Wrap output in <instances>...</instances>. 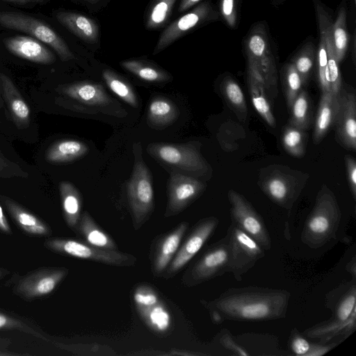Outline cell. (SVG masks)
I'll return each mask as SVG.
<instances>
[{
    "label": "cell",
    "instance_id": "54",
    "mask_svg": "<svg viewBox=\"0 0 356 356\" xmlns=\"http://www.w3.org/2000/svg\"><path fill=\"white\" fill-rule=\"evenodd\" d=\"M200 1V0H181L178 8V11L184 12Z\"/></svg>",
    "mask_w": 356,
    "mask_h": 356
},
{
    "label": "cell",
    "instance_id": "46",
    "mask_svg": "<svg viewBox=\"0 0 356 356\" xmlns=\"http://www.w3.org/2000/svg\"><path fill=\"white\" fill-rule=\"evenodd\" d=\"M222 15L230 27H234L236 22V0H221Z\"/></svg>",
    "mask_w": 356,
    "mask_h": 356
},
{
    "label": "cell",
    "instance_id": "29",
    "mask_svg": "<svg viewBox=\"0 0 356 356\" xmlns=\"http://www.w3.org/2000/svg\"><path fill=\"white\" fill-rule=\"evenodd\" d=\"M317 19L320 31V42L316 57L318 81L323 92L330 91L329 84L326 79L327 63V33L330 24L332 22L330 16L320 5H316Z\"/></svg>",
    "mask_w": 356,
    "mask_h": 356
},
{
    "label": "cell",
    "instance_id": "4",
    "mask_svg": "<svg viewBox=\"0 0 356 356\" xmlns=\"http://www.w3.org/2000/svg\"><path fill=\"white\" fill-rule=\"evenodd\" d=\"M197 142L174 144L152 143L147 147L148 154L165 168L193 177L207 175L210 167L202 156Z\"/></svg>",
    "mask_w": 356,
    "mask_h": 356
},
{
    "label": "cell",
    "instance_id": "56",
    "mask_svg": "<svg viewBox=\"0 0 356 356\" xmlns=\"http://www.w3.org/2000/svg\"><path fill=\"white\" fill-rule=\"evenodd\" d=\"M3 106H4V102H3V96H2V93H1V89L0 87V108H3Z\"/></svg>",
    "mask_w": 356,
    "mask_h": 356
},
{
    "label": "cell",
    "instance_id": "1",
    "mask_svg": "<svg viewBox=\"0 0 356 356\" xmlns=\"http://www.w3.org/2000/svg\"><path fill=\"white\" fill-rule=\"evenodd\" d=\"M289 298L286 290L247 286L229 289L204 305L222 321H268L286 316Z\"/></svg>",
    "mask_w": 356,
    "mask_h": 356
},
{
    "label": "cell",
    "instance_id": "18",
    "mask_svg": "<svg viewBox=\"0 0 356 356\" xmlns=\"http://www.w3.org/2000/svg\"><path fill=\"white\" fill-rule=\"evenodd\" d=\"M0 200L15 225L31 236H49L52 230L40 217L24 207L14 200L0 195Z\"/></svg>",
    "mask_w": 356,
    "mask_h": 356
},
{
    "label": "cell",
    "instance_id": "57",
    "mask_svg": "<svg viewBox=\"0 0 356 356\" xmlns=\"http://www.w3.org/2000/svg\"><path fill=\"white\" fill-rule=\"evenodd\" d=\"M85 1H99V0H85Z\"/></svg>",
    "mask_w": 356,
    "mask_h": 356
},
{
    "label": "cell",
    "instance_id": "28",
    "mask_svg": "<svg viewBox=\"0 0 356 356\" xmlns=\"http://www.w3.org/2000/svg\"><path fill=\"white\" fill-rule=\"evenodd\" d=\"M59 191L65 223L70 229L76 232L81 215V195L76 186L69 181H61Z\"/></svg>",
    "mask_w": 356,
    "mask_h": 356
},
{
    "label": "cell",
    "instance_id": "58",
    "mask_svg": "<svg viewBox=\"0 0 356 356\" xmlns=\"http://www.w3.org/2000/svg\"><path fill=\"white\" fill-rule=\"evenodd\" d=\"M0 154H1V149H0Z\"/></svg>",
    "mask_w": 356,
    "mask_h": 356
},
{
    "label": "cell",
    "instance_id": "41",
    "mask_svg": "<svg viewBox=\"0 0 356 356\" xmlns=\"http://www.w3.org/2000/svg\"><path fill=\"white\" fill-rule=\"evenodd\" d=\"M176 0H154L146 19L147 29H157L163 26L170 17Z\"/></svg>",
    "mask_w": 356,
    "mask_h": 356
},
{
    "label": "cell",
    "instance_id": "51",
    "mask_svg": "<svg viewBox=\"0 0 356 356\" xmlns=\"http://www.w3.org/2000/svg\"><path fill=\"white\" fill-rule=\"evenodd\" d=\"M0 232L7 234L11 235L13 234V231L8 222V220L6 218V216L3 210L1 205L0 204Z\"/></svg>",
    "mask_w": 356,
    "mask_h": 356
},
{
    "label": "cell",
    "instance_id": "11",
    "mask_svg": "<svg viewBox=\"0 0 356 356\" xmlns=\"http://www.w3.org/2000/svg\"><path fill=\"white\" fill-rule=\"evenodd\" d=\"M248 59L252 60L264 79L271 100L277 95V74L266 31L264 26L253 29L245 42Z\"/></svg>",
    "mask_w": 356,
    "mask_h": 356
},
{
    "label": "cell",
    "instance_id": "20",
    "mask_svg": "<svg viewBox=\"0 0 356 356\" xmlns=\"http://www.w3.org/2000/svg\"><path fill=\"white\" fill-rule=\"evenodd\" d=\"M4 44L13 54L33 63L49 65L56 60L51 51L42 42L31 36L10 37L5 40Z\"/></svg>",
    "mask_w": 356,
    "mask_h": 356
},
{
    "label": "cell",
    "instance_id": "35",
    "mask_svg": "<svg viewBox=\"0 0 356 356\" xmlns=\"http://www.w3.org/2000/svg\"><path fill=\"white\" fill-rule=\"evenodd\" d=\"M289 110V124L306 131L312 122V108L309 96L305 90L300 92Z\"/></svg>",
    "mask_w": 356,
    "mask_h": 356
},
{
    "label": "cell",
    "instance_id": "37",
    "mask_svg": "<svg viewBox=\"0 0 356 356\" xmlns=\"http://www.w3.org/2000/svg\"><path fill=\"white\" fill-rule=\"evenodd\" d=\"M281 138L284 149L288 154L295 157L305 154L307 140L305 130L289 124L284 129Z\"/></svg>",
    "mask_w": 356,
    "mask_h": 356
},
{
    "label": "cell",
    "instance_id": "33",
    "mask_svg": "<svg viewBox=\"0 0 356 356\" xmlns=\"http://www.w3.org/2000/svg\"><path fill=\"white\" fill-rule=\"evenodd\" d=\"M102 78L108 88L119 98L134 108L138 107V96L127 80L108 69L103 71Z\"/></svg>",
    "mask_w": 356,
    "mask_h": 356
},
{
    "label": "cell",
    "instance_id": "52",
    "mask_svg": "<svg viewBox=\"0 0 356 356\" xmlns=\"http://www.w3.org/2000/svg\"><path fill=\"white\" fill-rule=\"evenodd\" d=\"M10 341L7 339L0 338V356H19L24 355L26 354H21L15 352H11L7 349Z\"/></svg>",
    "mask_w": 356,
    "mask_h": 356
},
{
    "label": "cell",
    "instance_id": "15",
    "mask_svg": "<svg viewBox=\"0 0 356 356\" xmlns=\"http://www.w3.org/2000/svg\"><path fill=\"white\" fill-rule=\"evenodd\" d=\"M205 187L206 185L195 177L170 172L165 217H171L181 213L199 197Z\"/></svg>",
    "mask_w": 356,
    "mask_h": 356
},
{
    "label": "cell",
    "instance_id": "5",
    "mask_svg": "<svg viewBox=\"0 0 356 356\" xmlns=\"http://www.w3.org/2000/svg\"><path fill=\"white\" fill-rule=\"evenodd\" d=\"M134 163L127 184V193L134 225L138 229L149 217L154 205L152 175L143 158L140 143L133 145Z\"/></svg>",
    "mask_w": 356,
    "mask_h": 356
},
{
    "label": "cell",
    "instance_id": "43",
    "mask_svg": "<svg viewBox=\"0 0 356 356\" xmlns=\"http://www.w3.org/2000/svg\"><path fill=\"white\" fill-rule=\"evenodd\" d=\"M315 49L314 45H305L298 53L291 63L300 74L303 84H306L315 62Z\"/></svg>",
    "mask_w": 356,
    "mask_h": 356
},
{
    "label": "cell",
    "instance_id": "32",
    "mask_svg": "<svg viewBox=\"0 0 356 356\" xmlns=\"http://www.w3.org/2000/svg\"><path fill=\"white\" fill-rule=\"evenodd\" d=\"M1 330H17L47 342L51 341L42 329L29 318L0 309Z\"/></svg>",
    "mask_w": 356,
    "mask_h": 356
},
{
    "label": "cell",
    "instance_id": "30",
    "mask_svg": "<svg viewBox=\"0 0 356 356\" xmlns=\"http://www.w3.org/2000/svg\"><path fill=\"white\" fill-rule=\"evenodd\" d=\"M76 232L79 233L85 242L97 248L117 250V245L113 238L94 221L87 211L81 215Z\"/></svg>",
    "mask_w": 356,
    "mask_h": 356
},
{
    "label": "cell",
    "instance_id": "53",
    "mask_svg": "<svg viewBox=\"0 0 356 356\" xmlns=\"http://www.w3.org/2000/svg\"><path fill=\"white\" fill-rule=\"evenodd\" d=\"M6 3H13L18 6H35L37 4L45 3L50 0H0Z\"/></svg>",
    "mask_w": 356,
    "mask_h": 356
},
{
    "label": "cell",
    "instance_id": "26",
    "mask_svg": "<svg viewBox=\"0 0 356 356\" xmlns=\"http://www.w3.org/2000/svg\"><path fill=\"white\" fill-rule=\"evenodd\" d=\"M179 115L177 104L169 98L158 95L150 100L147 123L152 129L162 130L173 124Z\"/></svg>",
    "mask_w": 356,
    "mask_h": 356
},
{
    "label": "cell",
    "instance_id": "3",
    "mask_svg": "<svg viewBox=\"0 0 356 356\" xmlns=\"http://www.w3.org/2000/svg\"><path fill=\"white\" fill-rule=\"evenodd\" d=\"M341 211L333 193L323 186L318 191L314 207L309 215L301 235L302 241L318 248L334 238L339 227Z\"/></svg>",
    "mask_w": 356,
    "mask_h": 356
},
{
    "label": "cell",
    "instance_id": "25",
    "mask_svg": "<svg viewBox=\"0 0 356 356\" xmlns=\"http://www.w3.org/2000/svg\"><path fill=\"white\" fill-rule=\"evenodd\" d=\"M356 328V309L346 321H339L334 318L316 324L305 330L303 334L312 339H318L320 342L326 343L337 337H347Z\"/></svg>",
    "mask_w": 356,
    "mask_h": 356
},
{
    "label": "cell",
    "instance_id": "19",
    "mask_svg": "<svg viewBox=\"0 0 356 356\" xmlns=\"http://www.w3.org/2000/svg\"><path fill=\"white\" fill-rule=\"evenodd\" d=\"M248 86L252 104L262 119L271 127L276 122L270 106V98L264 81L254 63L248 59Z\"/></svg>",
    "mask_w": 356,
    "mask_h": 356
},
{
    "label": "cell",
    "instance_id": "47",
    "mask_svg": "<svg viewBox=\"0 0 356 356\" xmlns=\"http://www.w3.org/2000/svg\"><path fill=\"white\" fill-rule=\"evenodd\" d=\"M291 334V348L293 353L298 356H304L309 350L310 343L296 330Z\"/></svg>",
    "mask_w": 356,
    "mask_h": 356
},
{
    "label": "cell",
    "instance_id": "16",
    "mask_svg": "<svg viewBox=\"0 0 356 356\" xmlns=\"http://www.w3.org/2000/svg\"><path fill=\"white\" fill-rule=\"evenodd\" d=\"M216 18L218 14L209 2L198 5L193 10L173 22L162 32L153 54H156L164 50L194 27Z\"/></svg>",
    "mask_w": 356,
    "mask_h": 356
},
{
    "label": "cell",
    "instance_id": "45",
    "mask_svg": "<svg viewBox=\"0 0 356 356\" xmlns=\"http://www.w3.org/2000/svg\"><path fill=\"white\" fill-rule=\"evenodd\" d=\"M29 174L17 164L9 161L0 154V177H27Z\"/></svg>",
    "mask_w": 356,
    "mask_h": 356
},
{
    "label": "cell",
    "instance_id": "14",
    "mask_svg": "<svg viewBox=\"0 0 356 356\" xmlns=\"http://www.w3.org/2000/svg\"><path fill=\"white\" fill-rule=\"evenodd\" d=\"M218 223V218L213 216L200 220L177 250L164 271L163 277L170 278L183 268L212 236Z\"/></svg>",
    "mask_w": 356,
    "mask_h": 356
},
{
    "label": "cell",
    "instance_id": "22",
    "mask_svg": "<svg viewBox=\"0 0 356 356\" xmlns=\"http://www.w3.org/2000/svg\"><path fill=\"white\" fill-rule=\"evenodd\" d=\"M188 227V223L183 222L160 240L152 265V272L156 276L161 275L168 268L178 250Z\"/></svg>",
    "mask_w": 356,
    "mask_h": 356
},
{
    "label": "cell",
    "instance_id": "12",
    "mask_svg": "<svg viewBox=\"0 0 356 356\" xmlns=\"http://www.w3.org/2000/svg\"><path fill=\"white\" fill-rule=\"evenodd\" d=\"M227 235L229 243V273L236 280L241 281L243 275L264 257V250L251 236L232 223L227 229Z\"/></svg>",
    "mask_w": 356,
    "mask_h": 356
},
{
    "label": "cell",
    "instance_id": "40",
    "mask_svg": "<svg viewBox=\"0 0 356 356\" xmlns=\"http://www.w3.org/2000/svg\"><path fill=\"white\" fill-rule=\"evenodd\" d=\"M282 83L287 106L290 108L304 85L300 74L291 63L287 64L282 70Z\"/></svg>",
    "mask_w": 356,
    "mask_h": 356
},
{
    "label": "cell",
    "instance_id": "55",
    "mask_svg": "<svg viewBox=\"0 0 356 356\" xmlns=\"http://www.w3.org/2000/svg\"><path fill=\"white\" fill-rule=\"evenodd\" d=\"M11 272L9 270L5 268L0 267V281L4 279Z\"/></svg>",
    "mask_w": 356,
    "mask_h": 356
},
{
    "label": "cell",
    "instance_id": "49",
    "mask_svg": "<svg viewBox=\"0 0 356 356\" xmlns=\"http://www.w3.org/2000/svg\"><path fill=\"white\" fill-rule=\"evenodd\" d=\"M222 345L227 349L238 355L248 356L249 354L232 339L229 332L223 333L220 339Z\"/></svg>",
    "mask_w": 356,
    "mask_h": 356
},
{
    "label": "cell",
    "instance_id": "23",
    "mask_svg": "<svg viewBox=\"0 0 356 356\" xmlns=\"http://www.w3.org/2000/svg\"><path fill=\"white\" fill-rule=\"evenodd\" d=\"M56 20L68 31L86 42L97 43L99 38V29L97 22L75 12L60 10L54 15Z\"/></svg>",
    "mask_w": 356,
    "mask_h": 356
},
{
    "label": "cell",
    "instance_id": "36",
    "mask_svg": "<svg viewBox=\"0 0 356 356\" xmlns=\"http://www.w3.org/2000/svg\"><path fill=\"white\" fill-rule=\"evenodd\" d=\"M334 54L336 60L339 63L344 58L348 42L346 27V10L341 6L332 29Z\"/></svg>",
    "mask_w": 356,
    "mask_h": 356
},
{
    "label": "cell",
    "instance_id": "2",
    "mask_svg": "<svg viewBox=\"0 0 356 356\" xmlns=\"http://www.w3.org/2000/svg\"><path fill=\"white\" fill-rule=\"evenodd\" d=\"M58 105L71 111L90 115L104 114L124 118L127 112L97 82L84 81L59 86L56 88Z\"/></svg>",
    "mask_w": 356,
    "mask_h": 356
},
{
    "label": "cell",
    "instance_id": "7",
    "mask_svg": "<svg viewBox=\"0 0 356 356\" xmlns=\"http://www.w3.org/2000/svg\"><path fill=\"white\" fill-rule=\"evenodd\" d=\"M0 26L26 33L50 47L63 61L74 58L67 43L47 23L22 13L0 10Z\"/></svg>",
    "mask_w": 356,
    "mask_h": 356
},
{
    "label": "cell",
    "instance_id": "13",
    "mask_svg": "<svg viewBox=\"0 0 356 356\" xmlns=\"http://www.w3.org/2000/svg\"><path fill=\"white\" fill-rule=\"evenodd\" d=\"M228 198L231 204L232 223L251 236L264 250H269L271 240L261 216L236 191H229Z\"/></svg>",
    "mask_w": 356,
    "mask_h": 356
},
{
    "label": "cell",
    "instance_id": "27",
    "mask_svg": "<svg viewBox=\"0 0 356 356\" xmlns=\"http://www.w3.org/2000/svg\"><path fill=\"white\" fill-rule=\"evenodd\" d=\"M88 145L83 141L65 139L53 143L45 152V160L51 164L72 162L86 156Z\"/></svg>",
    "mask_w": 356,
    "mask_h": 356
},
{
    "label": "cell",
    "instance_id": "21",
    "mask_svg": "<svg viewBox=\"0 0 356 356\" xmlns=\"http://www.w3.org/2000/svg\"><path fill=\"white\" fill-rule=\"evenodd\" d=\"M0 87L12 121L19 129L27 128L31 122L30 108L13 81L1 72Z\"/></svg>",
    "mask_w": 356,
    "mask_h": 356
},
{
    "label": "cell",
    "instance_id": "31",
    "mask_svg": "<svg viewBox=\"0 0 356 356\" xmlns=\"http://www.w3.org/2000/svg\"><path fill=\"white\" fill-rule=\"evenodd\" d=\"M121 66L141 80L150 83H165L172 80V76L157 65L138 59L121 62Z\"/></svg>",
    "mask_w": 356,
    "mask_h": 356
},
{
    "label": "cell",
    "instance_id": "50",
    "mask_svg": "<svg viewBox=\"0 0 356 356\" xmlns=\"http://www.w3.org/2000/svg\"><path fill=\"white\" fill-rule=\"evenodd\" d=\"M337 343H331L328 345L323 344H315L310 343V347L309 350L304 356H321L327 353H328L330 350H332Z\"/></svg>",
    "mask_w": 356,
    "mask_h": 356
},
{
    "label": "cell",
    "instance_id": "9",
    "mask_svg": "<svg viewBox=\"0 0 356 356\" xmlns=\"http://www.w3.org/2000/svg\"><path fill=\"white\" fill-rule=\"evenodd\" d=\"M69 270L63 267H43L17 276L12 292L25 301L47 298L65 278Z\"/></svg>",
    "mask_w": 356,
    "mask_h": 356
},
{
    "label": "cell",
    "instance_id": "24",
    "mask_svg": "<svg viewBox=\"0 0 356 356\" xmlns=\"http://www.w3.org/2000/svg\"><path fill=\"white\" fill-rule=\"evenodd\" d=\"M339 105V95L330 91L322 92L313 131L314 144H318L334 125Z\"/></svg>",
    "mask_w": 356,
    "mask_h": 356
},
{
    "label": "cell",
    "instance_id": "44",
    "mask_svg": "<svg viewBox=\"0 0 356 356\" xmlns=\"http://www.w3.org/2000/svg\"><path fill=\"white\" fill-rule=\"evenodd\" d=\"M134 302L138 309L152 305L160 301L155 291L147 285L138 286L134 294Z\"/></svg>",
    "mask_w": 356,
    "mask_h": 356
},
{
    "label": "cell",
    "instance_id": "10",
    "mask_svg": "<svg viewBox=\"0 0 356 356\" xmlns=\"http://www.w3.org/2000/svg\"><path fill=\"white\" fill-rule=\"evenodd\" d=\"M229 243L227 235L211 245L184 274L183 283L195 286L229 273Z\"/></svg>",
    "mask_w": 356,
    "mask_h": 356
},
{
    "label": "cell",
    "instance_id": "34",
    "mask_svg": "<svg viewBox=\"0 0 356 356\" xmlns=\"http://www.w3.org/2000/svg\"><path fill=\"white\" fill-rule=\"evenodd\" d=\"M138 312L147 325L156 332L164 333L171 325L170 312L161 300Z\"/></svg>",
    "mask_w": 356,
    "mask_h": 356
},
{
    "label": "cell",
    "instance_id": "8",
    "mask_svg": "<svg viewBox=\"0 0 356 356\" xmlns=\"http://www.w3.org/2000/svg\"><path fill=\"white\" fill-rule=\"evenodd\" d=\"M44 247L58 254L115 266H131L136 262V258L130 254L97 248L72 238H49L44 241Z\"/></svg>",
    "mask_w": 356,
    "mask_h": 356
},
{
    "label": "cell",
    "instance_id": "39",
    "mask_svg": "<svg viewBox=\"0 0 356 356\" xmlns=\"http://www.w3.org/2000/svg\"><path fill=\"white\" fill-rule=\"evenodd\" d=\"M223 97L234 111L240 115L247 114V104L240 86L233 79L226 77L221 83Z\"/></svg>",
    "mask_w": 356,
    "mask_h": 356
},
{
    "label": "cell",
    "instance_id": "6",
    "mask_svg": "<svg viewBox=\"0 0 356 356\" xmlns=\"http://www.w3.org/2000/svg\"><path fill=\"white\" fill-rule=\"evenodd\" d=\"M307 181L305 174L280 165H270L261 170L259 186L262 191L280 207L290 209Z\"/></svg>",
    "mask_w": 356,
    "mask_h": 356
},
{
    "label": "cell",
    "instance_id": "38",
    "mask_svg": "<svg viewBox=\"0 0 356 356\" xmlns=\"http://www.w3.org/2000/svg\"><path fill=\"white\" fill-rule=\"evenodd\" d=\"M332 25L333 22L330 24L327 33V63L326 79L329 84L330 91L336 95H339L342 88V82L339 63L336 60L334 54L332 35Z\"/></svg>",
    "mask_w": 356,
    "mask_h": 356
},
{
    "label": "cell",
    "instance_id": "17",
    "mask_svg": "<svg viewBox=\"0 0 356 356\" xmlns=\"http://www.w3.org/2000/svg\"><path fill=\"white\" fill-rule=\"evenodd\" d=\"M337 141L346 149H356V97L354 92L341 90L334 124Z\"/></svg>",
    "mask_w": 356,
    "mask_h": 356
},
{
    "label": "cell",
    "instance_id": "48",
    "mask_svg": "<svg viewBox=\"0 0 356 356\" xmlns=\"http://www.w3.org/2000/svg\"><path fill=\"white\" fill-rule=\"evenodd\" d=\"M345 163L347 171V177L350 192L355 200L356 198V161L352 156H345Z\"/></svg>",
    "mask_w": 356,
    "mask_h": 356
},
{
    "label": "cell",
    "instance_id": "42",
    "mask_svg": "<svg viewBox=\"0 0 356 356\" xmlns=\"http://www.w3.org/2000/svg\"><path fill=\"white\" fill-rule=\"evenodd\" d=\"M346 291L336 302L334 306V318L346 321L356 309V286L355 278L353 282L347 283Z\"/></svg>",
    "mask_w": 356,
    "mask_h": 356
}]
</instances>
